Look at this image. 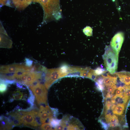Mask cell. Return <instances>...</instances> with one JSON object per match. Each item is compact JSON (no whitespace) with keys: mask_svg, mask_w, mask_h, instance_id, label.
<instances>
[{"mask_svg":"<svg viewBox=\"0 0 130 130\" xmlns=\"http://www.w3.org/2000/svg\"><path fill=\"white\" fill-rule=\"evenodd\" d=\"M96 84L97 88L98 90L102 91L104 90L105 86L104 84H100L97 82H96Z\"/></svg>","mask_w":130,"mask_h":130,"instance_id":"d6986e66","label":"cell"},{"mask_svg":"<svg viewBox=\"0 0 130 130\" xmlns=\"http://www.w3.org/2000/svg\"><path fill=\"white\" fill-rule=\"evenodd\" d=\"M84 33L87 36H91L92 35V29L89 26H87L83 30Z\"/></svg>","mask_w":130,"mask_h":130,"instance_id":"e0dca14e","label":"cell"},{"mask_svg":"<svg viewBox=\"0 0 130 130\" xmlns=\"http://www.w3.org/2000/svg\"><path fill=\"white\" fill-rule=\"evenodd\" d=\"M13 4L17 9H24L28 6L33 0H12Z\"/></svg>","mask_w":130,"mask_h":130,"instance_id":"30bf717a","label":"cell"},{"mask_svg":"<svg viewBox=\"0 0 130 130\" xmlns=\"http://www.w3.org/2000/svg\"><path fill=\"white\" fill-rule=\"evenodd\" d=\"M115 0H112L113 1H115Z\"/></svg>","mask_w":130,"mask_h":130,"instance_id":"f1b7e54d","label":"cell"},{"mask_svg":"<svg viewBox=\"0 0 130 130\" xmlns=\"http://www.w3.org/2000/svg\"><path fill=\"white\" fill-rule=\"evenodd\" d=\"M111 94H110V93L108 92L106 96V97L107 98H110L111 97Z\"/></svg>","mask_w":130,"mask_h":130,"instance_id":"4316f807","label":"cell"},{"mask_svg":"<svg viewBox=\"0 0 130 130\" xmlns=\"http://www.w3.org/2000/svg\"><path fill=\"white\" fill-rule=\"evenodd\" d=\"M26 65L29 67L32 66V61L31 60L27 58L25 59Z\"/></svg>","mask_w":130,"mask_h":130,"instance_id":"44dd1931","label":"cell"},{"mask_svg":"<svg viewBox=\"0 0 130 130\" xmlns=\"http://www.w3.org/2000/svg\"><path fill=\"white\" fill-rule=\"evenodd\" d=\"M125 104H118L112 110L114 114L121 115L123 114L125 109Z\"/></svg>","mask_w":130,"mask_h":130,"instance_id":"8fae6325","label":"cell"},{"mask_svg":"<svg viewBox=\"0 0 130 130\" xmlns=\"http://www.w3.org/2000/svg\"><path fill=\"white\" fill-rule=\"evenodd\" d=\"M107 72V71L104 69L98 67L94 70V73L95 75L97 76L101 75Z\"/></svg>","mask_w":130,"mask_h":130,"instance_id":"9a60e30c","label":"cell"},{"mask_svg":"<svg viewBox=\"0 0 130 130\" xmlns=\"http://www.w3.org/2000/svg\"><path fill=\"white\" fill-rule=\"evenodd\" d=\"M49 121L51 126L55 128L60 124L61 120L52 118L50 119Z\"/></svg>","mask_w":130,"mask_h":130,"instance_id":"5bb4252c","label":"cell"},{"mask_svg":"<svg viewBox=\"0 0 130 130\" xmlns=\"http://www.w3.org/2000/svg\"><path fill=\"white\" fill-rule=\"evenodd\" d=\"M110 122L111 123H118V120L117 117L115 115H113L111 119Z\"/></svg>","mask_w":130,"mask_h":130,"instance_id":"ffe728a7","label":"cell"},{"mask_svg":"<svg viewBox=\"0 0 130 130\" xmlns=\"http://www.w3.org/2000/svg\"><path fill=\"white\" fill-rule=\"evenodd\" d=\"M35 69V67L32 66L29 67L23 64H14L1 66L0 67V73L4 74L14 73L20 71H33Z\"/></svg>","mask_w":130,"mask_h":130,"instance_id":"277c9868","label":"cell"},{"mask_svg":"<svg viewBox=\"0 0 130 130\" xmlns=\"http://www.w3.org/2000/svg\"><path fill=\"white\" fill-rule=\"evenodd\" d=\"M9 0H0V4L2 5H6L8 2H9Z\"/></svg>","mask_w":130,"mask_h":130,"instance_id":"cb8c5ba5","label":"cell"},{"mask_svg":"<svg viewBox=\"0 0 130 130\" xmlns=\"http://www.w3.org/2000/svg\"><path fill=\"white\" fill-rule=\"evenodd\" d=\"M19 111H20L22 115L23 123L24 125L27 126H30L35 127L39 125L36 119L35 114L36 110H32L30 111L22 110Z\"/></svg>","mask_w":130,"mask_h":130,"instance_id":"8992f818","label":"cell"},{"mask_svg":"<svg viewBox=\"0 0 130 130\" xmlns=\"http://www.w3.org/2000/svg\"><path fill=\"white\" fill-rule=\"evenodd\" d=\"M111 105V102L109 101H107L106 104V108L107 110L110 109Z\"/></svg>","mask_w":130,"mask_h":130,"instance_id":"7402d4cb","label":"cell"},{"mask_svg":"<svg viewBox=\"0 0 130 130\" xmlns=\"http://www.w3.org/2000/svg\"><path fill=\"white\" fill-rule=\"evenodd\" d=\"M39 113L42 123H44L48 119L50 120L52 118L53 115L51 108L48 105L45 107L42 105L40 107Z\"/></svg>","mask_w":130,"mask_h":130,"instance_id":"ba28073f","label":"cell"},{"mask_svg":"<svg viewBox=\"0 0 130 130\" xmlns=\"http://www.w3.org/2000/svg\"><path fill=\"white\" fill-rule=\"evenodd\" d=\"M14 99L13 98H11L9 100V102H13L14 100Z\"/></svg>","mask_w":130,"mask_h":130,"instance_id":"83f0119b","label":"cell"},{"mask_svg":"<svg viewBox=\"0 0 130 130\" xmlns=\"http://www.w3.org/2000/svg\"><path fill=\"white\" fill-rule=\"evenodd\" d=\"M105 52L102 55L104 65L106 70L111 74L115 73L117 70L118 57L112 50L110 45L106 46Z\"/></svg>","mask_w":130,"mask_h":130,"instance_id":"6da1fadb","label":"cell"},{"mask_svg":"<svg viewBox=\"0 0 130 130\" xmlns=\"http://www.w3.org/2000/svg\"><path fill=\"white\" fill-rule=\"evenodd\" d=\"M101 124L102 127H103L105 129H106L107 128V124L105 123L104 122H103L102 121H100V122Z\"/></svg>","mask_w":130,"mask_h":130,"instance_id":"603a6c76","label":"cell"},{"mask_svg":"<svg viewBox=\"0 0 130 130\" xmlns=\"http://www.w3.org/2000/svg\"><path fill=\"white\" fill-rule=\"evenodd\" d=\"M52 127L49 123H46L41 125V128L43 130H52Z\"/></svg>","mask_w":130,"mask_h":130,"instance_id":"ac0fdd59","label":"cell"},{"mask_svg":"<svg viewBox=\"0 0 130 130\" xmlns=\"http://www.w3.org/2000/svg\"><path fill=\"white\" fill-rule=\"evenodd\" d=\"M118 123H112L110 124V126L112 128L115 127L117 126Z\"/></svg>","mask_w":130,"mask_h":130,"instance_id":"484cf974","label":"cell"},{"mask_svg":"<svg viewBox=\"0 0 130 130\" xmlns=\"http://www.w3.org/2000/svg\"><path fill=\"white\" fill-rule=\"evenodd\" d=\"M33 2L39 3L44 12V20L52 19L58 13L60 9L59 0H33Z\"/></svg>","mask_w":130,"mask_h":130,"instance_id":"7a4b0ae2","label":"cell"},{"mask_svg":"<svg viewBox=\"0 0 130 130\" xmlns=\"http://www.w3.org/2000/svg\"><path fill=\"white\" fill-rule=\"evenodd\" d=\"M117 89L116 91V95H118L123 94L121 90L118 88H117Z\"/></svg>","mask_w":130,"mask_h":130,"instance_id":"d4e9b609","label":"cell"},{"mask_svg":"<svg viewBox=\"0 0 130 130\" xmlns=\"http://www.w3.org/2000/svg\"><path fill=\"white\" fill-rule=\"evenodd\" d=\"M7 85L3 79L0 78V90L1 93H3L6 91Z\"/></svg>","mask_w":130,"mask_h":130,"instance_id":"4fadbf2b","label":"cell"},{"mask_svg":"<svg viewBox=\"0 0 130 130\" xmlns=\"http://www.w3.org/2000/svg\"><path fill=\"white\" fill-rule=\"evenodd\" d=\"M23 93L20 91H17L15 92L13 94L14 99L16 100H20L23 96Z\"/></svg>","mask_w":130,"mask_h":130,"instance_id":"2e32d148","label":"cell"},{"mask_svg":"<svg viewBox=\"0 0 130 130\" xmlns=\"http://www.w3.org/2000/svg\"><path fill=\"white\" fill-rule=\"evenodd\" d=\"M69 66L64 65L59 68V72L61 78L67 76L68 74Z\"/></svg>","mask_w":130,"mask_h":130,"instance_id":"7c38bea8","label":"cell"},{"mask_svg":"<svg viewBox=\"0 0 130 130\" xmlns=\"http://www.w3.org/2000/svg\"><path fill=\"white\" fill-rule=\"evenodd\" d=\"M29 87L34 94L38 104L46 103L47 91L42 84L39 83L36 85H30Z\"/></svg>","mask_w":130,"mask_h":130,"instance_id":"3957f363","label":"cell"},{"mask_svg":"<svg viewBox=\"0 0 130 130\" xmlns=\"http://www.w3.org/2000/svg\"><path fill=\"white\" fill-rule=\"evenodd\" d=\"M12 42L3 27L0 26V47L11 48L12 47Z\"/></svg>","mask_w":130,"mask_h":130,"instance_id":"9c48e42d","label":"cell"},{"mask_svg":"<svg viewBox=\"0 0 130 130\" xmlns=\"http://www.w3.org/2000/svg\"><path fill=\"white\" fill-rule=\"evenodd\" d=\"M44 73V85L47 89H49L55 81L61 78L59 68L46 69Z\"/></svg>","mask_w":130,"mask_h":130,"instance_id":"5b68a950","label":"cell"},{"mask_svg":"<svg viewBox=\"0 0 130 130\" xmlns=\"http://www.w3.org/2000/svg\"><path fill=\"white\" fill-rule=\"evenodd\" d=\"M124 39V34L122 32L116 34L112 38L110 46L112 50L118 56Z\"/></svg>","mask_w":130,"mask_h":130,"instance_id":"52a82bcc","label":"cell"}]
</instances>
